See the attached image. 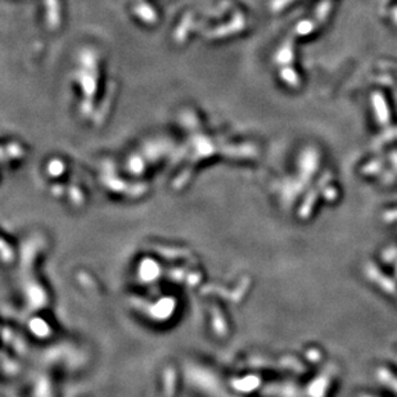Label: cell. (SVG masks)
Returning a JSON list of instances; mask_svg holds the SVG:
<instances>
[{
    "instance_id": "1",
    "label": "cell",
    "mask_w": 397,
    "mask_h": 397,
    "mask_svg": "<svg viewBox=\"0 0 397 397\" xmlns=\"http://www.w3.org/2000/svg\"><path fill=\"white\" fill-rule=\"evenodd\" d=\"M373 104H374V108H375V112H377V114H378V120H379V123L385 125V123L388 122L389 113H388V111H387V105H385L384 98H383L380 94L375 93L373 95Z\"/></svg>"
},
{
    "instance_id": "2",
    "label": "cell",
    "mask_w": 397,
    "mask_h": 397,
    "mask_svg": "<svg viewBox=\"0 0 397 397\" xmlns=\"http://www.w3.org/2000/svg\"><path fill=\"white\" fill-rule=\"evenodd\" d=\"M288 2H291V0H281V4H286L288 3Z\"/></svg>"
}]
</instances>
